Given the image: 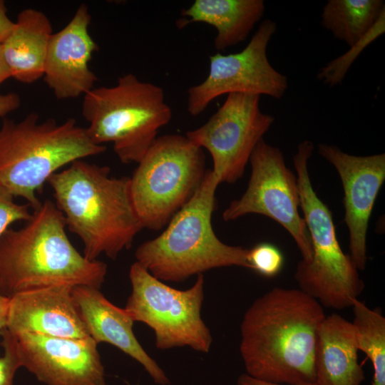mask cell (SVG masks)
<instances>
[{
  "instance_id": "obj_25",
  "label": "cell",
  "mask_w": 385,
  "mask_h": 385,
  "mask_svg": "<svg viewBox=\"0 0 385 385\" xmlns=\"http://www.w3.org/2000/svg\"><path fill=\"white\" fill-rule=\"evenodd\" d=\"M14 198L6 188L0 186V236L12 223L22 220L27 222L32 216L28 204H18Z\"/></svg>"
},
{
  "instance_id": "obj_31",
  "label": "cell",
  "mask_w": 385,
  "mask_h": 385,
  "mask_svg": "<svg viewBox=\"0 0 385 385\" xmlns=\"http://www.w3.org/2000/svg\"><path fill=\"white\" fill-rule=\"evenodd\" d=\"M9 298L0 295V332L6 327Z\"/></svg>"
},
{
  "instance_id": "obj_22",
  "label": "cell",
  "mask_w": 385,
  "mask_h": 385,
  "mask_svg": "<svg viewBox=\"0 0 385 385\" xmlns=\"http://www.w3.org/2000/svg\"><path fill=\"white\" fill-rule=\"evenodd\" d=\"M358 349L371 360L374 376L371 385H385V318L358 299L351 305Z\"/></svg>"
},
{
  "instance_id": "obj_11",
  "label": "cell",
  "mask_w": 385,
  "mask_h": 385,
  "mask_svg": "<svg viewBox=\"0 0 385 385\" xmlns=\"http://www.w3.org/2000/svg\"><path fill=\"white\" fill-rule=\"evenodd\" d=\"M276 31V22L265 19L241 51L210 56L207 76L188 91V112L196 116L214 99L225 94L246 93L281 98L288 88L287 77L272 66L267 54L268 44Z\"/></svg>"
},
{
  "instance_id": "obj_24",
  "label": "cell",
  "mask_w": 385,
  "mask_h": 385,
  "mask_svg": "<svg viewBox=\"0 0 385 385\" xmlns=\"http://www.w3.org/2000/svg\"><path fill=\"white\" fill-rule=\"evenodd\" d=\"M247 259L250 268L266 277L277 275L284 265V256L275 245L263 242L248 249Z\"/></svg>"
},
{
  "instance_id": "obj_26",
  "label": "cell",
  "mask_w": 385,
  "mask_h": 385,
  "mask_svg": "<svg viewBox=\"0 0 385 385\" xmlns=\"http://www.w3.org/2000/svg\"><path fill=\"white\" fill-rule=\"evenodd\" d=\"M1 334L4 355L0 356V385H13L15 374L21 366L14 337L5 328Z\"/></svg>"
},
{
  "instance_id": "obj_20",
  "label": "cell",
  "mask_w": 385,
  "mask_h": 385,
  "mask_svg": "<svg viewBox=\"0 0 385 385\" xmlns=\"http://www.w3.org/2000/svg\"><path fill=\"white\" fill-rule=\"evenodd\" d=\"M263 0H195L181 11L184 19L177 21L178 29L201 22L217 31L214 46L224 50L245 41L263 16Z\"/></svg>"
},
{
  "instance_id": "obj_29",
  "label": "cell",
  "mask_w": 385,
  "mask_h": 385,
  "mask_svg": "<svg viewBox=\"0 0 385 385\" xmlns=\"http://www.w3.org/2000/svg\"><path fill=\"white\" fill-rule=\"evenodd\" d=\"M237 385H317V384H274L264 381L255 379L247 374H241L237 381Z\"/></svg>"
},
{
  "instance_id": "obj_16",
  "label": "cell",
  "mask_w": 385,
  "mask_h": 385,
  "mask_svg": "<svg viewBox=\"0 0 385 385\" xmlns=\"http://www.w3.org/2000/svg\"><path fill=\"white\" fill-rule=\"evenodd\" d=\"M73 287L31 289L9 298L5 329L11 334L45 337H89L72 295Z\"/></svg>"
},
{
  "instance_id": "obj_8",
  "label": "cell",
  "mask_w": 385,
  "mask_h": 385,
  "mask_svg": "<svg viewBox=\"0 0 385 385\" xmlns=\"http://www.w3.org/2000/svg\"><path fill=\"white\" fill-rule=\"evenodd\" d=\"M130 178V193L143 226H165L195 195L205 175L202 148L185 135L157 138Z\"/></svg>"
},
{
  "instance_id": "obj_12",
  "label": "cell",
  "mask_w": 385,
  "mask_h": 385,
  "mask_svg": "<svg viewBox=\"0 0 385 385\" xmlns=\"http://www.w3.org/2000/svg\"><path fill=\"white\" fill-rule=\"evenodd\" d=\"M260 96L230 93L222 106L202 126L185 136L211 155V170L218 183H233L244 174L257 144L274 123L262 112Z\"/></svg>"
},
{
  "instance_id": "obj_21",
  "label": "cell",
  "mask_w": 385,
  "mask_h": 385,
  "mask_svg": "<svg viewBox=\"0 0 385 385\" xmlns=\"http://www.w3.org/2000/svg\"><path fill=\"white\" fill-rule=\"evenodd\" d=\"M384 11L383 0H328L322 9L321 24L335 38L351 46L372 28Z\"/></svg>"
},
{
  "instance_id": "obj_13",
  "label": "cell",
  "mask_w": 385,
  "mask_h": 385,
  "mask_svg": "<svg viewBox=\"0 0 385 385\" xmlns=\"http://www.w3.org/2000/svg\"><path fill=\"white\" fill-rule=\"evenodd\" d=\"M11 334L21 367L41 382L46 385H106L98 344L91 337L71 339L30 333Z\"/></svg>"
},
{
  "instance_id": "obj_3",
  "label": "cell",
  "mask_w": 385,
  "mask_h": 385,
  "mask_svg": "<svg viewBox=\"0 0 385 385\" xmlns=\"http://www.w3.org/2000/svg\"><path fill=\"white\" fill-rule=\"evenodd\" d=\"M66 227L61 212L46 200L24 227L0 236V295L50 286L101 288L106 265L79 253Z\"/></svg>"
},
{
  "instance_id": "obj_2",
  "label": "cell",
  "mask_w": 385,
  "mask_h": 385,
  "mask_svg": "<svg viewBox=\"0 0 385 385\" xmlns=\"http://www.w3.org/2000/svg\"><path fill=\"white\" fill-rule=\"evenodd\" d=\"M108 166L76 160L48 180L68 230L84 245L83 256L115 259L143 229L131 197L130 178L110 176Z\"/></svg>"
},
{
  "instance_id": "obj_30",
  "label": "cell",
  "mask_w": 385,
  "mask_h": 385,
  "mask_svg": "<svg viewBox=\"0 0 385 385\" xmlns=\"http://www.w3.org/2000/svg\"><path fill=\"white\" fill-rule=\"evenodd\" d=\"M11 77V71L4 57L2 43H0V86Z\"/></svg>"
},
{
  "instance_id": "obj_23",
  "label": "cell",
  "mask_w": 385,
  "mask_h": 385,
  "mask_svg": "<svg viewBox=\"0 0 385 385\" xmlns=\"http://www.w3.org/2000/svg\"><path fill=\"white\" fill-rule=\"evenodd\" d=\"M385 33V11L381 13L372 28L349 50L320 68L317 78L324 84L333 87L340 84L359 55L371 42Z\"/></svg>"
},
{
  "instance_id": "obj_7",
  "label": "cell",
  "mask_w": 385,
  "mask_h": 385,
  "mask_svg": "<svg viewBox=\"0 0 385 385\" xmlns=\"http://www.w3.org/2000/svg\"><path fill=\"white\" fill-rule=\"evenodd\" d=\"M314 145L304 140L297 146L293 158L300 208L311 239L312 255L301 260L294 278L299 289L328 308L351 307L364 284L351 256L338 242L331 210L314 191L308 170Z\"/></svg>"
},
{
  "instance_id": "obj_6",
  "label": "cell",
  "mask_w": 385,
  "mask_h": 385,
  "mask_svg": "<svg viewBox=\"0 0 385 385\" xmlns=\"http://www.w3.org/2000/svg\"><path fill=\"white\" fill-rule=\"evenodd\" d=\"M82 115L91 141L112 143L125 164L138 163L172 118L163 89L128 73L116 85L94 88L83 96Z\"/></svg>"
},
{
  "instance_id": "obj_9",
  "label": "cell",
  "mask_w": 385,
  "mask_h": 385,
  "mask_svg": "<svg viewBox=\"0 0 385 385\" xmlns=\"http://www.w3.org/2000/svg\"><path fill=\"white\" fill-rule=\"evenodd\" d=\"M132 292L124 308L134 322L150 327L159 349L189 346L207 353L212 342L201 317L204 277L197 275L189 289L180 290L153 277L137 262L129 270Z\"/></svg>"
},
{
  "instance_id": "obj_17",
  "label": "cell",
  "mask_w": 385,
  "mask_h": 385,
  "mask_svg": "<svg viewBox=\"0 0 385 385\" xmlns=\"http://www.w3.org/2000/svg\"><path fill=\"white\" fill-rule=\"evenodd\" d=\"M72 295L89 336L97 344H112L136 360L155 384H170L163 370L138 342L133 332L134 321L125 309L111 303L98 288L76 286Z\"/></svg>"
},
{
  "instance_id": "obj_19",
  "label": "cell",
  "mask_w": 385,
  "mask_h": 385,
  "mask_svg": "<svg viewBox=\"0 0 385 385\" xmlns=\"http://www.w3.org/2000/svg\"><path fill=\"white\" fill-rule=\"evenodd\" d=\"M52 34L51 21L41 11L28 8L18 14L13 31L2 43L12 78L29 84L43 77Z\"/></svg>"
},
{
  "instance_id": "obj_27",
  "label": "cell",
  "mask_w": 385,
  "mask_h": 385,
  "mask_svg": "<svg viewBox=\"0 0 385 385\" xmlns=\"http://www.w3.org/2000/svg\"><path fill=\"white\" fill-rule=\"evenodd\" d=\"M21 98L16 93L0 94V118L16 111L20 107Z\"/></svg>"
},
{
  "instance_id": "obj_28",
  "label": "cell",
  "mask_w": 385,
  "mask_h": 385,
  "mask_svg": "<svg viewBox=\"0 0 385 385\" xmlns=\"http://www.w3.org/2000/svg\"><path fill=\"white\" fill-rule=\"evenodd\" d=\"M15 26L7 15V9L4 1L0 0V43L8 38Z\"/></svg>"
},
{
  "instance_id": "obj_18",
  "label": "cell",
  "mask_w": 385,
  "mask_h": 385,
  "mask_svg": "<svg viewBox=\"0 0 385 385\" xmlns=\"http://www.w3.org/2000/svg\"><path fill=\"white\" fill-rule=\"evenodd\" d=\"M358 351L352 322L337 314L326 316L317 334V385H361L365 375Z\"/></svg>"
},
{
  "instance_id": "obj_15",
  "label": "cell",
  "mask_w": 385,
  "mask_h": 385,
  "mask_svg": "<svg viewBox=\"0 0 385 385\" xmlns=\"http://www.w3.org/2000/svg\"><path fill=\"white\" fill-rule=\"evenodd\" d=\"M91 21L88 6L82 4L50 38L43 77L57 99L75 98L94 88L98 78L89 61L98 47L88 31Z\"/></svg>"
},
{
  "instance_id": "obj_5",
  "label": "cell",
  "mask_w": 385,
  "mask_h": 385,
  "mask_svg": "<svg viewBox=\"0 0 385 385\" xmlns=\"http://www.w3.org/2000/svg\"><path fill=\"white\" fill-rule=\"evenodd\" d=\"M220 183L207 171L192 198L171 218L165 230L136 250V262L163 282H182L222 267L250 268L248 249L221 242L214 232L212 214Z\"/></svg>"
},
{
  "instance_id": "obj_10",
  "label": "cell",
  "mask_w": 385,
  "mask_h": 385,
  "mask_svg": "<svg viewBox=\"0 0 385 385\" xmlns=\"http://www.w3.org/2000/svg\"><path fill=\"white\" fill-rule=\"evenodd\" d=\"M247 188L224 210L225 221L247 214L265 215L283 227L294 239L302 260L312 255L311 239L300 215V196L296 175L286 165L282 151L262 138L252 151Z\"/></svg>"
},
{
  "instance_id": "obj_14",
  "label": "cell",
  "mask_w": 385,
  "mask_h": 385,
  "mask_svg": "<svg viewBox=\"0 0 385 385\" xmlns=\"http://www.w3.org/2000/svg\"><path fill=\"white\" fill-rule=\"evenodd\" d=\"M318 153L334 167L341 179L349 255L358 270H364L369 221L385 180V154L354 155L325 143L318 145Z\"/></svg>"
},
{
  "instance_id": "obj_1",
  "label": "cell",
  "mask_w": 385,
  "mask_h": 385,
  "mask_svg": "<svg viewBox=\"0 0 385 385\" xmlns=\"http://www.w3.org/2000/svg\"><path fill=\"white\" fill-rule=\"evenodd\" d=\"M325 317L319 302L299 289L274 287L258 297L240 327L246 374L274 384H316L317 334Z\"/></svg>"
},
{
  "instance_id": "obj_4",
  "label": "cell",
  "mask_w": 385,
  "mask_h": 385,
  "mask_svg": "<svg viewBox=\"0 0 385 385\" xmlns=\"http://www.w3.org/2000/svg\"><path fill=\"white\" fill-rule=\"evenodd\" d=\"M73 118L39 121L31 113L20 121L4 118L0 126V186L27 201L33 210L48 178L62 167L106 151Z\"/></svg>"
}]
</instances>
